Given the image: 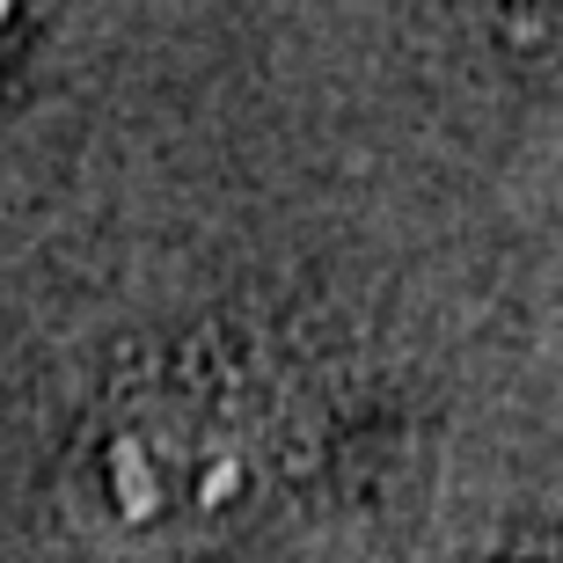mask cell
I'll return each instance as SVG.
<instances>
[{
  "instance_id": "cell-1",
  "label": "cell",
  "mask_w": 563,
  "mask_h": 563,
  "mask_svg": "<svg viewBox=\"0 0 563 563\" xmlns=\"http://www.w3.org/2000/svg\"><path fill=\"white\" fill-rule=\"evenodd\" d=\"M396 424L402 388L366 352H264L140 380L66 461V520L96 556H184L242 534L278 490L330 476Z\"/></svg>"
},
{
  "instance_id": "cell-2",
  "label": "cell",
  "mask_w": 563,
  "mask_h": 563,
  "mask_svg": "<svg viewBox=\"0 0 563 563\" xmlns=\"http://www.w3.org/2000/svg\"><path fill=\"white\" fill-rule=\"evenodd\" d=\"M418 563H563V498L468 490L432 505Z\"/></svg>"
},
{
  "instance_id": "cell-3",
  "label": "cell",
  "mask_w": 563,
  "mask_h": 563,
  "mask_svg": "<svg viewBox=\"0 0 563 563\" xmlns=\"http://www.w3.org/2000/svg\"><path fill=\"white\" fill-rule=\"evenodd\" d=\"M8 52H15V15L0 8V59H8Z\"/></svg>"
}]
</instances>
